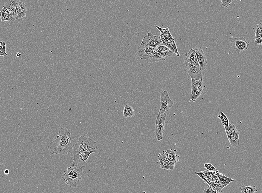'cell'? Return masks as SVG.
Instances as JSON below:
<instances>
[{"label": "cell", "mask_w": 262, "mask_h": 193, "mask_svg": "<svg viewBox=\"0 0 262 193\" xmlns=\"http://www.w3.org/2000/svg\"><path fill=\"white\" fill-rule=\"evenodd\" d=\"M58 134L55 140L48 144V150L51 155L62 153L67 155L74 148L71 143V131L70 129L59 127Z\"/></svg>", "instance_id": "obj_1"}, {"label": "cell", "mask_w": 262, "mask_h": 193, "mask_svg": "<svg viewBox=\"0 0 262 193\" xmlns=\"http://www.w3.org/2000/svg\"><path fill=\"white\" fill-rule=\"evenodd\" d=\"M83 173L82 169L70 166L62 177L65 180V183L70 187H74L77 186L78 182L82 180Z\"/></svg>", "instance_id": "obj_2"}, {"label": "cell", "mask_w": 262, "mask_h": 193, "mask_svg": "<svg viewBox=\"0 0 262 193\" xmlns=\"http://www.w3.org/2000/svg\"><path fill=\"white\" fill-rule=\"evenodd\" d=\"M96 142L93 140L89 137L81 136L78 138V140L75 144L73 150L74 153L80 154L89 149L95 148L98 150V147Z\"/></svg>", "instance_id": "obj_3"}, {"label": "cell", "mask_w": 262, "mask_h": 193, "mask_svg": "<svg viewBox=\"0 0 262 193\" xmlns=\"http://www.w3.org/2000/svg\"><path fill=\"white\" fill-rule=\"evenodd\" d=\"M97 149L95 148L89 149L80 154L74 153V160L71 163V166L73 168L83 169L86 165V162L87 160L90 155L96 152Z\"/></svg>", "instance_id": "obj_4"}, {"label": "cell", "mask_w": 262, "mask_h": 193, "mask_svg": "<svg viewBox=\"0 0 262 193\" xmlns=\"http://www.w3.org/2000/svg\"><path fill=\"white\" fill-rule=\"evenodd\" d=\"M167 115L162 112H159L157 116L155 126V134L158 141H161L163 138V133L164 130V123Z\"/></svg>", "instance_id": "obj_5"}, {"label": "cell", "mask_w": 262, "mask_h": 193, "mask_svg": "<svg viewBox=\"0 0 262 193\" xmlns=\"http://www.w3.org/2000/svg\"><path fill=\"white\" fill-rule=\"evenodd\" d=\"M161 107L159 111L167 115L174 104V102L170 98L168 92L165 89L161 91L160 95Z\"/></svg>", "instance_id": "obj_6"}, {"label": "cell", "mask_w": 262, "mask_h": 193, "mask_svg": "<svg viewBox=\"0 0 262 193\" xmlns=\"http://www.w3.org/2000/svg\"><path fill=\"white\" fill-rule=\"evenodd\" d=\"M229 40L238 54L246 51L249 48V44L246 41V38L244 37L234 38L231 36L229 38Z\"/></svg>", "instance_id": "obj_7"}, {"label": "cell", "mask_w": 262, "mask_h": 193, "mask_svg": "<svg viewBox=\"0 0 262 193\" xmlns=\"http://www.w3.org/2000/svg\"><path fill=\"white\" fill-rule=\"evenodd\" d=\"M141 43L154 49L162 44L160 36L154 35L151 33H149L144 36Z\"/></svg>", "instance_id": "obj_8"}, {"label": "cell", "mask_w": 262, "mask_h": 193, "mask_svg": "<svg viewBox=\"0 0 262 193\" xmlns=\"http://www.w3.org/2000/svg\"><path fill=\"white\" fill-rule=\"evenodd\" d=\"M186 70L191 79L197 80L202 79V74L199 67L189 64L185 61Z\"/></svg>", "instance_id": "obj_9"}, {"label": "cell", "mask_w": 262, "mask_h": 193, "mask_svg": "<svg viewBox=\"0 0 262 193\" xmlns=\"http://www.w3.org/2000/svg\"><path fill=\"white\" fill-rule=\"evenodd\" d=\"M138 55L141 60H144L146 58L154 55L156 54L154 49L151 47L141 44L138 48Z\"/></svg>", "instance_id": "obj_10"}, {"label": "cell", "mask_w": 262, "mask_h": 193, "mask_svg": "<svg viewBox=\"0 0 262 193\" xmlns=\"http://www.w3.org/2000/svg\"><path fill=\"white\" fill-rule=\"evenodd\" d=\"M195 52L198 63L201 71L206 69L208 66V61L202 47L193 48Z\"/></svg>", "instance_id": "obj_11"}, {"label": "cell", "mask_w": 262, "mask_h": 193, "mask_svg": "<svg viewBox=\"0 0 262 193\" xmlns=\"http://www.w3.org/2000/svg\"><path fill=\"white\" fill-rule=\"evenodd\" d=\"M173 51L169 50L164 52L156 53L154 55L146 58L144 60L150 63L163 61L165 60L167 58L173 55Z\"/></svg>", "instance_id": "obj_12"}, {"label": "cell", "mask_w": 262, "mask_h": 193, "mask_svg": "<svg viewBox=\"0 0 262 193\" xmlns=\"http://www.w3.org/2000/svg\"><path fill=\"white\" fill-rule=\"evenodd\" d=\"M17 13V19L25 17L27 12L26 5L24 2L16 0H11Z\"/></svg>", "instance_id": "obj_13"}, {"label": "cell", "mask_w": 262, "mask_h": 193, "mask_svg": "<svg viewBox=\"0 0 262 193\" xmlns=\"http://www.w3.org/2000/svg\"><path fill=\"white\" fill-rule=\"evenodd\" d=\"M161 168L165 170H173L175 168V164L169 161L165 157L164 151L160 153L158 156Z\"/></svg>", "instance_id": "obj_14"}, {"label": "cell", "mask_w": 262, "mask_h": 193, "mask_svg": "<svg viewBox=\"0 0 262 193\" xmlns=\"http://www.w3.org/2000/svg\"><path fill=\"white\" fill-rule=\"evenodd\" d=\"M4 7H5L8 10L10 14V18L9 22H13L17 19L18 14L16 9L13 6L11 0L7 1L4 4Z\"/></svg>", "instance_id": "obj_15"}, {"label": "cell", "mask_w": 262, "mask_h": 193, "mask_svg": "<svg viewBox=\"0 0 262 193\" xmlns=\"http://www.w3.org/2000/svg\"><path fill=\"white\" fill-rule=\"evenodd\" d=\"M189 64L194 65L196 67H199L198 63L197 58L193 49H191L188 52H187L185 54V60Z\"/></svg>", "instance_id": "obj_16"}, {"label": "cell", "mask_w": 262, "mask_h": 193, "mask_svg": "<svg viewBox=\"0 0 262 193\" xmlns=\"http://www.w3.org/2000/svg\"><path fill=\"white\" fill-rule=\"evenodd\" d=\"M165 157L170 162L176 165L179 161L176 155V150L173 149H167L163 151Z\"/></svg>", "instance_id": "obj_17"}, {"label": "cell", "mask_w": 262, "mask_h": 193, "mask_svg": "<svg viewBox=\"0 0 262 193\" xmlns=\"http://www.w3.org/2000/svg\"><path fill=\"white\" fill-rule=\"evenodd\" d=\"M239 133H240L238 131H237L233 133L229 138H228L230 143L232 147L237 146L240 143Z\"/></svg>", "instance_id": "obj_18"}, {"label": "cell", "mask_w": 262, "mask_h": 193, "mask_svg": "<svg viewBox=\"0 0 262 193\" xmlns=\"http://www.w3.org/2000/svg\"><path fill=\"white\" fill-rule=\"evenodd\" d=\"M135 111L133 107L130 105L126 104L124 106L123 112V116L125 118H131L135 115Z\"/></svg>", "instance_id": "obj_19"}, {"label": "cell", "mask_w": 262, "mask_h": 193, "mask_svg": "<svg viewBox=\"0 0 262 193\" xmlns=\"http://www.w3.org/2000/svg\"><path fill=\"white\" fill-rule=\"evenodd\" d=\"M155 27L159 30V31L160 32L161 34L165 36L167 39H170V40H174L173 36L170 34V30H169V27H167L166 28H161L156 25H155Z\"/></svg>", "instance_id": "obj_20"}, {"label": "cell", "mask_w": 262, "mask_h": 193, "mask_svg": "<svg viewBox=\"0 0 262 193\" xmlns=\"http://www.w3.org/2000/svg\"><path fill=\"white\" fill-rule=\"evenodd\" d=\"M240 189L242 193H255L257 191L255 186L243 185L240 187Z\"/></svg>", "instance_id": "obj_21"}, {"label": "cell", "mask_w": 262, "mask_h": 193, "mask_svg": "<svg viewBox=\"0 0 262 193\" xmlns=\"http://www.w3.org/2000/svg\"><path fill=\"white\" fill-rule=\"evenodd\" d=\"M234 179H232L231 178H229V179L226 180L218 181V185L217 187L216 188L215 190L218 191L219 192H220L223 188L226 186L227 185H229L231 182L234 181Z\"/></svg>", "instance_id": "obj_22"}, {"label": "cell", "mask_w": 262, "mask_h": 193, "mask_svg": "<svg viewBox=\"0 0 262 193\" xmlns=\"http://www.w3.org/2000/svg\"><path fill=\"white\" fill-rule=\"evenodd\" d=\"M10 14L5 7L3 6L2 9L0 11V18L2 22L9 21L10 18Z\"/></svg>", "instance_id": "obj_23"}, {"label": "cell", "mask_w": 262, "mask_h": 193, "mask_svg": "<svg viewBox=\"0 0 262 193\" xmlns=\"http://www.w3.org/2000/svg\"><path fill=\"white\" fill-rule=\"evenodd\" d=\"M203 81H202V79L199 80V83H198L197 89H196L195 95L194 98V99H193V101L194 102L195 101L196 99H197L198 98H199V96H200V95L202 93V91H203Z\"/></svg>", "instance_id": "obj_24"}, {"label": "cell", "mask_w": 262, "mask_h": 193, "mask_svg": "<svg viewBox=\"0 0 262 193\" xmlns=\"http://www.w3.org/2000/svg\"><path fill=\"white\" fill-rule=\"evenodd\" d=\"M224 127L228 138H229L233 133L238 131L236 128L235 124H231L230 122L228 127Z\"/></svg>", "instance_id": "obj_25"}, {"label": "cell", "mask_w": 262, "mask_h": 193, "mask_svg": "<svg viewBox=\"0 0 262 193\" xmlns=\"http://www.w3.org/2000/svg\"><path fill=\"white\" fill-rule=\"evenodd\" d=\"M191 81L192 98L191 99L189 100V102L193 101V99L194 98L196 89H197L198 83H199V80H196L191 79Z\"/></svg>", "instance_id": "obj_26"}, {"label": "cell", "mask_w": 262, "mask_h": 193, "mask_svg": "<svg viewBox=\"0 0 262 193\" xmlns=\"http://www.w3.org/2000/svg\"><path fill=\"white\" fill-rule=\"evenodd\" d=\"M218 118L221 121L222 123L223 124L224 127L228 126L229 123V120H228L227 117L223 112H221L220 115H218Z\"/></svg>", "instance_id": "obj_27"}, {"label": "cell", "mask_w": 262, "mask_h": 193, "mask_svg": "<svg viewBox=\"0 0 262 193\" xmlns=\"http://www.w3.org/2000/svg\"><path fill=\"white\" fill-rule=\"evenodd\" d=\"M254 33H255V39L258 38L260 37H262V23H260V24H258L257 25L256 28L254 30Z\"/></svg>", "instance_id": "obj_28"}, {"label": "cell", "mask_w": 262, "mask_h": 193, "mask_svg": "<svg viewBox=\"0 0 262 193\" xmlns=\"http://www.w3.org/2000/svg\"><path fill=\"white\" fill-rule=\"evenodd\" d=\"M210 172H211L206 170L205 171L200 172H195V174L197 175L201 178L204 180L209 177Z\"/></svg>", "instance_id": "obj_29"}, {"label": "cell", "mask_w": 262, "mask_h": 193, "mask_svg": "<svg viewBox=\"0 0 262 193\" xmlns=\"http://www.w3.org/2000/svg\"><path fill=\"white\" fill-rule=\"evenodd\" d=\"M6 44L4 41L1 42V45H0V55L7 57V54L6 50Z\"/></svg>", "instance_id": "obj_30"}, {"label": "cell", "mask_w": 262, "mask_h": 193, "mask_svg": "<svg viewBox=\"0 0 262 193\" xmlns=\"http://www.w3.org/2000/svg\"><path fill=\"white\" fill-rule=\"evenodd\" d=\"M154 50L156 53L164 52L170 50L167 47L163 44H162L158 45L154 49Z\"/></svg>", "instance_id": "obj_31"}, {"label": "cell", "mask_w": 262, "mask_h": 193, "mask_svg": "<svg viewBox=\"0 0 262 193\" xmlns=\"http://www.w3.org/2000/svg\"><path fill=\"white\" fill-rule=\"evenodd\" d=\"M204 167L205 169L211 172H216L218 171L217 169L213 166L210 163H205L204 164Z\"/></svg>", "instance_id": "obj_32"}, {"label": "cell", "mask_w": 262, "mask_h": 193, "mask_svg": "<svg viewBox=\"0 0 262 193\" xmlns=\"http://www.w3.org/2000/svg\"><path fill=\"white\" fill-rule=\"evenodd\" d=\"M167 41L168 42V43L170 44V46H171L173 49H174L175 52V54H176V56H177L178 57H179V56H180V55H179V52L178 51L177 47H176V42L175 41V40H171L168 39V40Z\"/></svg>", "instance_id": "obj_33"}, {"label": "cell", "mask_w": 262, "mask_h": 193, "mask_svg": "<svg viewBox=\"0 0 262 193\" xmlns=\"http://www.w3.org/2000/svg\"><path fill=\"white\" fill-rule=\"evenodd\" d=\"M160 38L161 41H162V43L164 45V46H165L167 47L168 48L169 50L172 51H173V53H175V52L174 49L172 47L170 46V44L168 43V42L167 41H166L164 40V39L162 37V36H161V35H160Z\"/></svg>", "instance_id": "obj_34"}, {"label": "cell", "mask_w": 262, "mask_h": 193, "mask_svg": "<svg viewBox=\"0 0 262 193\" xmlns=\"http://www.w3.org/2000/svg\"><path fill=\"white\" fill-rule=\"evenodd\" d=\"M222 5L225 8H227L231 4V0H221Z\"/></svg>", "instance_id": "obj_35"}, {"label": "cell", "mask_w": 262, "mask_h": 193, "mask_svg": "<svg viewBox=\"0 0 262 193\" xmlns=\"http://www.w3.org/2000/svg\"><path fill=\"white\" fill-rule=\"evenodd\" d=\"M229 178L226 177L223 174L218 173V177L217 180L218 181H224L227 180Z\"/></svg>", "instance_id": "obj_36"}, {"label": "cell", "mask_w": 262, "mask_h": 193, "mask_svg": "<svg viewBox=\"0 0 262 193\" xmlns=\"http://www.w3.org/2000/svg\"><path fill=\"white\" fill-rule=\"evenodd\" d=\"M214 190V188L211 186H206L204 189V193H211Z\"/></svg>", "instance_id": "obj_37"}, {"label": "cell", "mask_w": 262, "mask_h": 193, "mask_svg": "<svg viewBox=\"0 0 262 193\" xmlns=\"http://www.w3.org/2000/svg\"><path fill=\"white\" fill-rule=\"evenodd\" d=\"M254 43L255 45H261L262 44V38L260 37L258 38L255 39Z\"/></svg>", "instance_id": "obj_38"}, {"label": "cell", "mask_w": 262, "mask_h": 193, "mask_svg": "<svg viewBox=\"0 0 262 193\" xmlns=\"http://www.w3.org/2000/svg\"><path fill=\"white\" fill-rule=\"evenodd\" d=\"M209 185V186H211L213 188V181L212 179L210 178V177H208V179H205V180H204Z\"/></svg>", "instance_id": "obj_39"}, {"label": "cell", "mask_w": 262, "mask_h": 193, "mask_svg": "<svg viewBox=\"0 0 262 193\" xmlns=\"http://www.w3.org/2000/svg\"><path fill=\"white\" fill-rule=\"evenodd\" d=\"M218 180H213V188H214V189L215 190V189L218 185Z\"/></svg>", "instance_id": "obj_40"}, {"label": "cell", "mask_w": 262, "mask_h": 193, "mask_svg": "<svg viewBox=\"0 0 262 193\" xmlns=\"http://www.w3.org/2000/svg\"><path fill=\"white\" fill-rule=\"evenodd\" d=\"M218 177V172L216 173V174H215L214 180H217Z\"/></svg>", "instance_id": "obj_41"}, {"label": "cell", "mask_w": 262, "mask_h": 193, "mask_svg": "<svg viewBox=\"0 0 262 193\" xmlns=\"http://www.w3.org/2000/svg\"><path fill=\"white\" fill-rule=\"evenodd\" d=\"M4 174L6 175H7L10 174V171L8 169L5 170V171H4Z\"/></svg>", "instance_id": "obj_42"}, {"label": "cell", "mask_w": 262, "mask_h": 193, "mask_svg": "<svg viewBox=\"0 0 262 193\" xmlns=\"http://www.w3.org/2000/svg\"><path fill=\"white\" fill-rule=\"evenodd\" d=\"M21 55V54H20V53H16V55L17 57H20V56Z\"/></svg>", "instance_id": "obj_43"}, {"label": "cell", "mask_w": 262, "mask_h": 193, "mask_svg": "<svg viewBox=\"0 0 262 193\" xmlns=\"http://www.w3.org/2000/svg\"><path fill=\"white\" fill-rule=\"evenodd\" d=\"M219 193V192H218V191H217V190H215V189L214 190V191H213V192H211V193Z\"/></svg>", "instance_id": "obj_44"}, {"label": "cell", "mask_w": 262, "mask_h": 193, "mask_svg": "<svg viewBox=\"0 0 262 193\" xmlns=\"http://www.w3.org/2000/svg\"><path fill=\"white\" fill-rule=\"evenodd\" d=\"M5 57L4 56L0 55V60H3L5 58Z\"/></svg>", "instance_id": "obj_45"}, {"label": "cell", "mask_w": 262, "mask_h": 193, "mask_svg": "<svg viewBox=\"0 0 262 193\" xmlns=\"http://www.w3.org/2000/svg\"><path fill=\"white\" fill-rule=\"evenodd\" d=\"M1 45V42H0V45Z\"/></svg>", "instance_id": "obj_46"}]
</instances>
